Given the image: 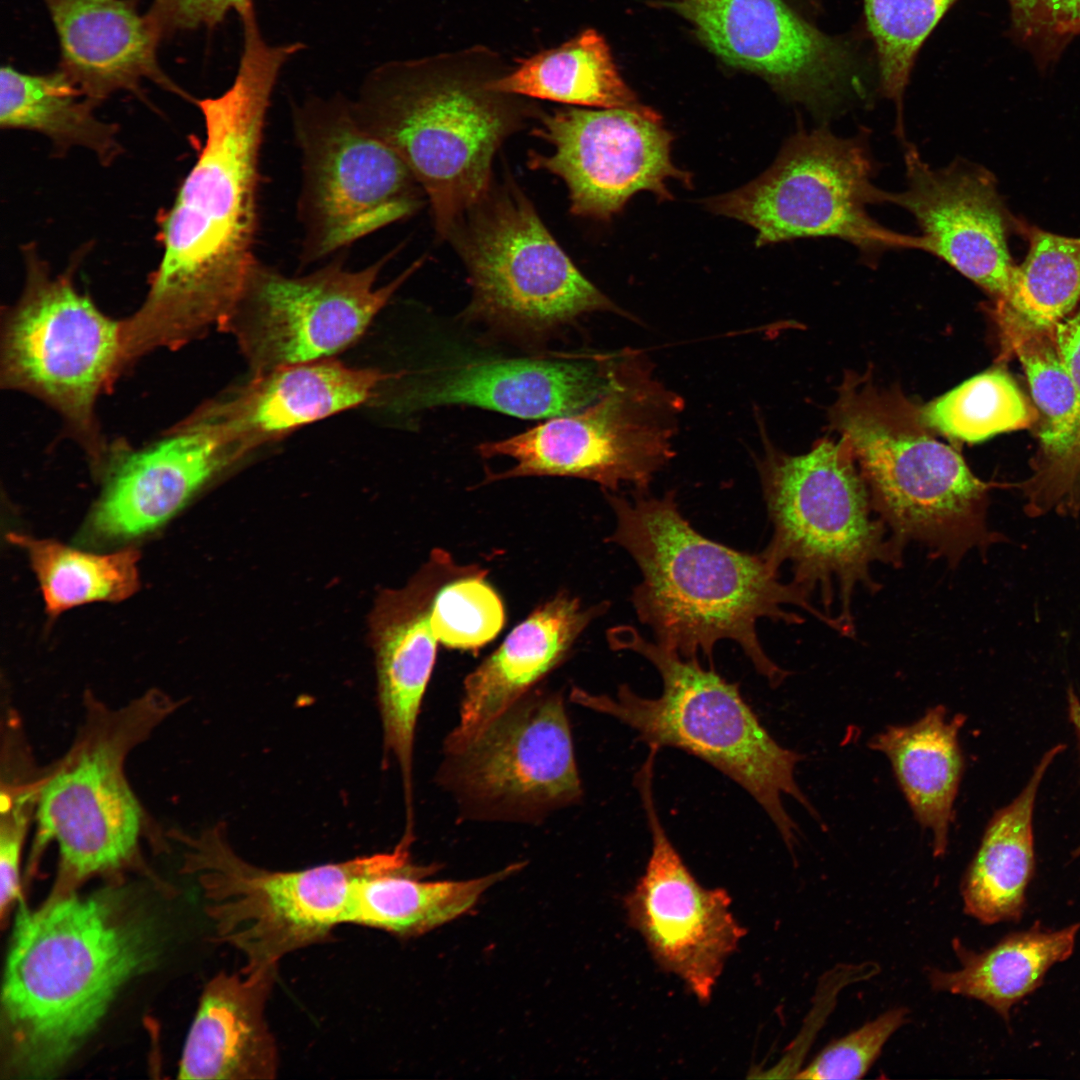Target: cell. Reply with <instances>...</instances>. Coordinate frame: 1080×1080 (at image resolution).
<instances>
[{
	"instance_id": "obj_14",
	"label": "cell",
	"mask_w": 1080,
	"mask_h": 1080,
	"mask_svg": "<svg viewBox=\"0 0 1080 1080\" xmlns=\"http://www.w3.org/2000/svg\"><path fill=\"white\" fill-rule=\"evenodd\" d=\"M301 155L300 258L309 264L415 213L421 187L401 158L358 121L342 96L296 105Z\"/></svg>"
},
{
	"instance_id": "obj_33",
	"label": "cell",
	"mask_w": 1080,
	"mask_h": 1080,
	"mask_svg": "<svg viewBox=\"0 0 1080 1080\" xmlns=\"http://www.w3.org/2000/svg\"><path fill=\"white\" fill-rule=\"evenodd\" d=\"M488 86L500 93L569 105L645 107L620 76L607 42L594 29L522 61Z\"/></svg>"
},
{
	"instance_id": "obj_29",
	"label": "cell",
	"mask_w": 1080,
	"mask_h": 1080,
	"mask_svg": "<svg viewBox=\"0 0 1080 1080\" xmlns=\"http://www.w3.org/2000/svg\"><path fill=\"white\" fill-rule=\"evenodd\" d=\"M1065 748L1060 743L1046 751L1025 787L985 827L960 884L964 912L981 924L1018 923L1023 918L1035 873L1036 798L1047 770Z\"/></svg>"
},
{
	"instance_id": "obj_3",
	"label": "cell",
	"mask_w": 1080,
	"mask_h": 1080,
	"mask_svg": "<svg viewBox=\"0 0 1080 1080\" xmlns=\"http://www.w3.org/2000/svg\"><path fill=\"white\" fill-rule=\"evenodd\" d=\"M616 526L607 541L625 549L642 579L632 592L639 621L658 643L685 658L702 653L714 665L717 642L732 640L756 671L777 687L788 672L766 654L757 634L760 619L802 624L791 606L831 626L812 597L762 552L750 554L710 540L681 513L674 490L661 497L635 490L632 498L608 491Z\"/></svg>"
},
{
	"instance_id": "obj_20",
	"label": "cell",
	"mask_w": 1080,
	"mask_h": 1080,
	"mask_svg": "<svg viewBox=\"0 0 1080 1080\" xmlns=\"http://www.w3.org/2000/svg\"><path fill=\"white\" fill-rule=\"evenodd\" d=\"M906 186L886 191V203L908 211L926 251L977 284L996 300L1007 292L1015 267L1008 239L1018 221L985 168L955 160L932 168L917 149L904 152Z\"/></svg>"
},
{
	"instance_id": "obj_26",
	"label": "cell",
	"mask_w": 1080,
	"mask_h": 1080,
	"mask_svg": "<svg viewBox=\"0 0 1080 1080\" xmlns=\"http://www.w3.org/2000/svg\"><path fill=\"white\" fill-rule=\"evenodd\" d=\"M608 607L607 602L583 607L577 598L560 593L517 625L498 649L466 676L458 722L445 738L444 752L468 744L534 689Z\"/></svg>"
},
{
	"instance_id": "obj_6",
	"label": "cell",
	"mask_w": 1080,
	"mask_h": 1080,
	"mask_svg": "<svg viewBox=\"0 0 1080 1080\" xmlns=\"http://www.w3.org/2000/svg\"><path fill=\"white\" fill-rule=\"evenodd\" d=\"M608 640L613 649L637 653L656 668L661 694L645 698L626 684L619 686L615 697L574 687L571 700L614 717L648 746L678 748L731 778L758 802L793 849L798 829L782 803L783 795L819 819L795 779L802 755L772 737L742 697L738 683L727 681L714 665L704 668L698 657L685 658L629 625L611 629Z\"/></svg>"
},
{
	"instance_id": "obj_39",
	"label": "cell",
	"mask_w": 1080,
	"mask_h": 1080,
	"mask_svg": "<svg viewBox=\"0 0 1080 1080\" xmlns=\"http://www.w3.org/2000/svg\"><path fill=\"white\" fill-rule=\"evenodd\" d=\"M908 1012L904 1007L889 1009L831 1041L795 1077L815 1080L863 1078L887 1041L907 1021Z\"/></svg>"
},
{
	"instance_id": "obj_5",
	"label": "cell",
	"mask_w": 1080,
	"mask_h": 1080,
	"mask_svg": "<svg viewBox=\"0 0 1080 1080\" xmlns=\"http://www.w3.org/2000/svg\"><path fill=\"white\" fill-rule=\"evenodd\" d=\"M831 422L853 454L874 512L902 549L919 544L955 568L969 552L985 556L1007 541L988 525L994 485L933 436L920 408L879 392L864 378L849 377Z\"/></svg>"
},
{
	"instance_id": "obj_15",
	"label": "cell",
	"mask_w": 1080,
	"mask_h": 1080,
	"mask_svg": "<svg viewBox=\"0 0 1080 1080\" xmlns=\"http://www.w3.org/2000/svg\"><path fill=\"white\" fill-rule=\"evenodd\" d=\"M444 755L436 778L464 820L536 824L583 796L558 691L532 689Z\"/></svg>"
},
{
	"instance_id": "obj_9",
	"label": "cell",
	"mask_w": 1080,
	"mask_h": 1080,
	"mask_svg": "<svg viewBox=\"0 0 1080 1080\" xmlns=\"http://www.w3.org/2000/svg\"><path fill=\"white\" fill-rule=\"evenodd\" d=\"M223 826L186 844L184 871L196 876L214 927V940L239 951L244 972L278 968L286 955L328 941L346 924L351 895L367 877L411 862L410 846L302 870L273 871L241 858Z\"/></svg>"
},
{
	"instance_id": "obj_35",
	"label": "cell",
	"mask_w": 1080,
	"mask_h": 1080,
	"mask_svg": "<svg viewBox=\"0 0 1080 1080\" xmlns=\"http://www.w3.org/2000/svg\"><path fill=\"white\" fill-rule=\"evenodd\" d=\"M7 538L26 551L51 617L85 603L119 602L139 588V552L134 548L98 555L18 533Z\"/></svg>"
},
{
	"instance_id": "obj_2",
	"label": "cell",
	"mask_w": 1080,
	"mask_h": 1080,
	"mask_svg": "<svg viewBox=\"0 0 1080 1080\" xmlns=\"http://www.w3.org/2000/svg\"><path fill=\"white\" fill-rule=\"evenodd\" d=\"M160 952L155 920L120 883L85 896L50 893L32 910L20 902L2 981L4 1072L55 1077Z\"/></svg>"
},
{
	"instance_id": "obj_40",
	"label": "cell",
	"mask_w": 1080,
	"mask_h": 1080,
	"mask_svg": "<svg viewBox=\"0 0 1080 1080\" xmlns=\"http://www.w3.org/2000/svg\"><path fill=\"white\" fill-rule=\"evenodd\" d=\"M37 786L9 788L2 794L0 826V915L4 922L15 904L22 902L20 859L30 808L36 803Z\"/></svg>"
},
{
	"instance_id": "obj_44",
	"label": "cell",
	"mask_w": 1080,
	"mask_h": 1080,
	"mask_svg": "<svg viewBox=\"0 0 1080 1080\" xmlns=\"http://www.w3.org/2000/svg\"><path fill=\"white\" fill-rule=\"evenodd\" d=\"M1067 711L1070 723L1076 735L1077 746L1080 756V698L1073 688L1067 691ZM1074 857L1080 858V845L1073 853Z\"/></svg>"
},
{
	"instance_id": "obj_42",
	"label": "cell",
	"mask_w": 1080,
	"mask_h": 1080,
	"mask_svg": "<svg viewBox=\"0 0 1080 1080\" xmlns=\"http://www.w3.org/2000/svg\"><path fill=\"white\" fill-rule=\"evenodd\" d=\"M1015 32L1039 52H1056L1064 45L1065 27L1073 0H1007Z\"/></svg>"
},
{
	"instance_id": "obj_32",
	"label": "cell",
	"mask_w": 1080,
	"mask_h": 1080,
	"mask_svg": "<svg viewBox=\"0 0 1080 1080\" xmlns=\"http://www.w3.org/2000/svg\"><path fill=\"white\" fill-rule=\"evenodd\" d=\"M0 87L2 129L39 133L59 151L87 149L104 165L120 155L118 127L96 117L97 104L62 69L36 74L6 65Z\"/></svg>"
},
{
	"instance_id": "obj_21",
	"label": "cell",
	"mask_w": 1080,
	"mask_h": 1080,
	"mask_svg": "<svg viewBox=\"0 0 1080 1080\" xmlns=\"http://www.w3.org/2000/svg\"><path fill=\"white\" fill-rule=\"evenodd\" d=\"M236 461L218 431L194 414L147 446L113 442L90 536L120 540L155 529Z\"/></svg>"
},
{
	"instance_id": "obj_28",
	"label": "cell",
	"mask_w": 1080,
	"mask_h": 1080,
	"mask_svg": "<svg viewBox=\"0 0 1080 1080\" xmlns=\"http://www.w3.org/2000/svg\"><path fill=\"white\" fill-rule=\"evenodd\" d=\"M965 721L964 714L952 717L937 705L910 724L888 726L868 742L889 760L914 819L932 834L936 858L947 850L963 776L959 732Z\"/></svg>"
},
{
	"instance_id": "obj_18",
	"label": "cell",
	"mask_w": 1080,
	"mask_h": 1080,
	"mask_svg": "<svg viewBox=\"0 0 1080 1080\" xmlns=\"http://www.w3.org/2000/svg\"><path fill=\"white\" fill-rule=\"evenodd\" d=\"M656 747L635 775L652 850L644 874L624 898L632 928L643 937L656 963L680 977L697 999H711L725 961L746 930L730 911L723 888L700 885L671 843L653 795Z\"/></svg>"
},
{
	"instance_id": "obj_36",
	"label": "cell",
	"mask_w": 1080,
	"mask_h": 1080,
	"mask_svg": "<svg viewBox=\"0 0 1080 1080\" xmlns=\"http://www.w3.org/2000/svg\"><path fill=\"white\" fill-rule=\"evenodd\" d=\"M925 424L953 439L979 442L1030 426L1036 414L1004 371L978 374L920 408Z\"/></svg>"
},
{
	"instance_id": "obj_1",
	"label": "cell",
	"mask_w": 1080,
	"mask_h": 1080,
	"mask_svg": "<svg viewBox=\"0 0 1080 1080\" xmlns=\"http://www.w3.org/2000/svg\"><path fill=\"white\" fill-rule=\"evenodd\" d=\"M297 43L270 45L243 31L236 76L221 95L195 100L205 138L175 199L157 218L161 259L139 308L121 319L125 360L176 350L219 328L256 263L259 162L271 96Z\"/></svg>"
},
{
	"instance_id": "obj_19",
	"label": "cell",
	"mask_w": 1080,
	"mask_h": 1080,
	"mask_svg": "<svg viewBox=\"0 0 1080 1080\" xmlns=\"http://www.w3.org/2000/svg\"><path fill=\"white\" fill-rule=\"evenodd\" d=\"M534 133L552 151L530 153L529 166L563 180L576 216L608 220L640 191L669 200V179L690 184L689 174L671 161L673 136L647 106L558 109L544 115Z\"/></svg>"
},
{
	"instance_id": "obj_30",
	"label": "cell",
	"mask_w": 1080,
	"mask_h": 1080,
	"mask_svg": "<svg viewBox=\"0 0 1080 1080\" xmlns=\"http://www.w3.org/2000/svg\"><path fill=\"white\" fill-rule=\"evenodd\" d=\"M1079 931V922L1052 929L1036 921L981 951L954 939L952 946L960 968H930V986L936 992L980 1001L1009 1024L1013 1007L1043 985L1053 966L1071 957Z\"/></svg>"
},
{
	"instance_id": "obj_11",
	"label": "cell",
	"mask_w": 1080,
	"mask_h": 1080,
	"mask_svg": "<svg viewBox=\"0 0 1080 1080\" xmlns=\"http://www.w3.org/2000/svg\"><path fill=\"white\" fill-rule=\"evenodd\" d=\"M875 168L866 135L802 129L759 177L707 200L706 207L753 227L757 246L824 237L848 242L871 259L890 250H922L920 236L892 231L869 213V206L886 203V191L873 182Z\"/></svg>"
},
{
	"instance_id": "obj_22",
	"label": "cell",
	"mask_w": 1080,
	"mask_h": 1080,
	"mask_svg": "<svg viewBox=\"0 0 1080 1080\" xmlns=\"http://www.w3.org/2000/svg\"><path fill=\"white\" fill-rule=\"evenodd\" d=\"M479 569L435 550L405 588L385 593L376 608L373 638L383 744L401 772L408 821L414 820L415 731L439 642L431 623L432 602L445 583Z\"/></svg>"
},
{
	"instance_id": "obj_10",
	"label": "cell",
	"mask_w": 1080,
	"mask_h": 1080,
	"mask_svg": "<svg viewBox=\"0 0 1080 1080\" xmlns=\"http://www.w3.org/2000/svg\"><path fill=\"white\" fill-rule=\"evenodd\" d=\"M88 704L76 741L38 785L34 851L52 840L58 846L55 894L75 891L90 876L115 872L134 856L142 811L125 775V759L172 707L154 692L117 710Z\"/></svg>"
},
{
	"instance_id": "obj_34",
	"label": "cell",
	"mask_w": 1080,
	"mask_h": 1080,
	"mask_svg": "<svg viewBox=\"0 0 1080 1080\" xmlns=\"http://www.w3.org/2000/svg\"><path fill=\"white\" fill-rule=\"evenodd\" d=\"M1029 243L1015 265L1006 294L996 300L997 320L1053 331L1080 300V238L1053 234L1019 222Z\"/></svg>"
},
{
	"instance_id": "obj_37",
	"label": "cell",
	"mask_w": 1080,
	"mask_h": 1080,
	"mask_svg": "<svg viewBox=\"0 0 1080 1080\" xmlns=\"http://www.w3.org/2000/svg\"><path fill=\"white\" fill-rule=\"evenodd\" d=\"M958 0H863L866 31L872 41L880 92L892 100L903 135L902 104L924 42Z\"/></svg>"
},
{
	"instance_id": "obj_16",
	"label": "cell",
	"mask_w": 1080,
	"mask_h": 1080,
	"mask_svg": "<svg viewBox=\"0 0 1080 1080\" xmlns=\"http://www.w3.org/2000/svg\"><path fill=\"white\" fill-rule=\"evenodd\" d=\"M394 251L350 270L334 259L302 276L259 260L219 330L231 335L253 374L334 357L355 343L422 259L384 286L380 271Z\"/></svg>"
},
{
	"instance_id": "obj_13",
	"label": "cell",
	"mask_w": 1080,
	"mask_h": 1080,
	"mask_svg": "<svg viewBox=\"0 0 1080 1080\" xmlns=\"http://www.w3.org/2000/svg\"><path fill=\"white\" fill-rule=\"evenodd\" d=\"M680 401L651 375L635 353L617 355L611 384L585 408L550 418L525 432L485 442L482 457L507 456L511 469L485 481L523 476H568L606 490L632 484L648 491L656 472L672 457Z\"/></svg>"
},
{
	"instance_id": "obj_31",
	"label": "cell",
	"mask_w": 1080,
	"mask_h": 1080,
	"mask_svg": "<svg viewBox=\"0 0 1080 1080\" xmlns=\"http://www.w3.org/2000/svg\"><path fill=\"white\" fill-rule=\"evenodd\" d=\"M514 863L482 877L426 881L433 866L412 864L360 880L353 889L346 924L386 931L399 937L425 934L469 911L497 882L519 871Z\"/></svg>"
},
{
	"instance_id": "obj_12",
	"label": "cell",
	"mask_w": 1080,
	"mask_h": 1080,
	"mask_svg": "<svg viewBox=\"0 0 1080 1080\" xmlns=\"http://www.w3.org/2000/svg\"><path fill=\"white\" fill-rule=\"evenodd\" d=\"M450 238L469 275L472 299L465 316L470 320L540 336L584 313L619 311L578 270L512 184L489 192Z\"/></svg>"
},
{
	"instance_id": "obj_17",
	"label": "cell",
	"mask_w": 1080,
	"mask_h": 1080,
	"mask_svg": "<svg viewBox=\"0 0 1080 1080\" xmlns=\"http://www.w3.org/2000/svg\"><path fill=\"white\" fill-rule=\"evenodd\" d=\"M674 7L720 58L793 100L826 112L865 97L868 64L858 39L819 30L783 0H676Z\"/></svg>"
},
{
	"instance_id": "obj_23",
	"label": "cell",
	"mask_w": 1080,
	"mask_h": 1080,
	"mask_svg": "<svg viewBox=\"0 0 1080 1080\" xmlns=\"http://www.w3.org/2000/svg\"><path fill=\"white\" fill-rule=\"evenodd\" d=\"M398 377L325 358L253 374L193 413L217 429L239 460L300 427L374 399L383 384Z\"/></svg>"
},
{
	"instance_id": "obj_8",
	"label": "cell",
	"mask_w": 1080,
	"mask_h": 1080,
	"mask_svg": "<svg viewBox=\"0 0 1080 1080\" xmlns=\"http://www.w3.org/2000/svg\"><path fill=\"white\" fill-rule=\"evenodd\" d=\"M23 259V289L1 315V387L51 408L101 478L112 443L97 402L122 374L121 319L77 289L73 267L54 275L32 244L24 246Z\"/></svg>"
},
{
	"instance_id": "obj_43",
	"label": "cell",
	"mask_w": 1080,
	"mask_h": 1080,
	"mask_svg": "<svg viewBox=\"0 0 1080 1080\" xmlns=\"http://www.w3.org/2000/svg\"><path fill=\"white\" fill-rule=\"evenodd\" d=\"M1053 336L1080 399V308L1056 325Z\"/></svg>"
},
{
	"instance_id": "obj_25",
	"label": "cell",
	"mask_w": 1080,
	"mask_h": 1080,
	"mask_svg": "<svg viewBox=\"0 0 1080 1080\" xmlns=\"http://www.w3.org/2000/svg\"><path fill=\"white\" fill-rule=\"evenodd\" d=\"M55 27L62 69L95 104L149 80L194 101L161 68V42L132 0H43Z\"/></svg>"
},
{
	"instance_id": "obj_27",
	"label": "cell",
	"mask_w": 1080,
	"mask_h": 1080,
	"mask_svg": "<svg viewBox=\"0 0 1080 1080\" xmlns=\"http://www.w3.org/2000/svg\"><path fill=\"white\" fill-rule=\"evenodd\" d=\"M277 971L221 972L206 984L184 1045L179 1079L276 1077L279 1056L265 1011Z\"/></svg>"
},
{
	"instance_id": "obj_4",
	"label": "cell",
	"mask_w": 1080,
	"mask_h": 1080,
	"mask_svg": "<svg viewBox=\"0 0 1080 1080\" xmlns=\"http://www.w3.org/2000/svg\"><path fill=\"white\" fill-rule=\"evenodd\" d=\"M506 72L500 56L480 46L393 61L372 70L352 101L360 124L426 194L442 237L488 195L493 157L521 122L514 95L488 86Z\"/></svg>"
},
{
	"instance_id": "obj_41",
	"label": "cell",
	"mask_w": 1080,
	"mask_h": 1080,
	"mask_svg": "<svg viewBox=\"0 0 1080 1080\" xmlns=\"http://www.w3.org/2000/svg\"><path fill=\"white\" fill-rule=\"evenodd\" d=\"M231 10L241 18L255 11L253 0H154L146 17L162 41L178 32L213 28Z\"/></svg>"
},
{
	"instance_id": "obj_24",
	"label": "cell",
	"mask_w": 1080,
	"mask_h": 1080,
	"mask_svg": "<svg viewBox=\"0 0 1080 1080\" xmlns=\"http://www.w3.org/2000/svg\"><path fill=\"white\" fill-rule=\"evenodd\" d=\"M616 357L507 359L452 367L407 392L403 407L465 404L525 419L567 415L606 392Z\"/></svg>"
},
{
	"instance_id": "obj_45",
	"label": "cell",
	"mask_w": 1080,
	"mask_h": 1080,
	"mask_svg": "<svg viewBox=\"0 0 1080 1080\" xmlns=\"http://www.w3.org/2000/svg\"><path fill=\"white\" fill-rule=\"evenodd\" d=\"M1077 34H1080V0H1073L1065 27L1066 41Z\"/></svg>"
},
{
	"instance_id": "obj_38",
	"label": "cell",
	"mask_w": 1080,
	"mask_h": 1080,
	"mask_svg": "<svg viewBox=\"0 0 1080 1080\" xmlns=\"http://www.w3.org/2000/svg\"><path fill=\"white\" fill-rule=\"evenodd\" d=\"M486 570L445 583L436 593L431 623L438 641L448 648L474 650L495 638L505 612L496 591L485 581Z\"/></svg>"
},
{
	"instance_id": "obj_7",
	"label": "cell",
	"mask_w": 1080,
	"mask_h": 1080,
	"mask_svg": "<svg viewBox=\"0 0 1080 1080\" xmlns=\"http://www.w3.org/2000/svg\"><path fill=\"white\" fill-rule=\"evenodd\" d=\"M772 537L762 553L792 581L817 593L832 629L855 633V592H877L872 568L899 567L903 549L874 512L848 444L818 441L807 453L766 448L758 464Z\"/></svg>"
}]
</instances>
